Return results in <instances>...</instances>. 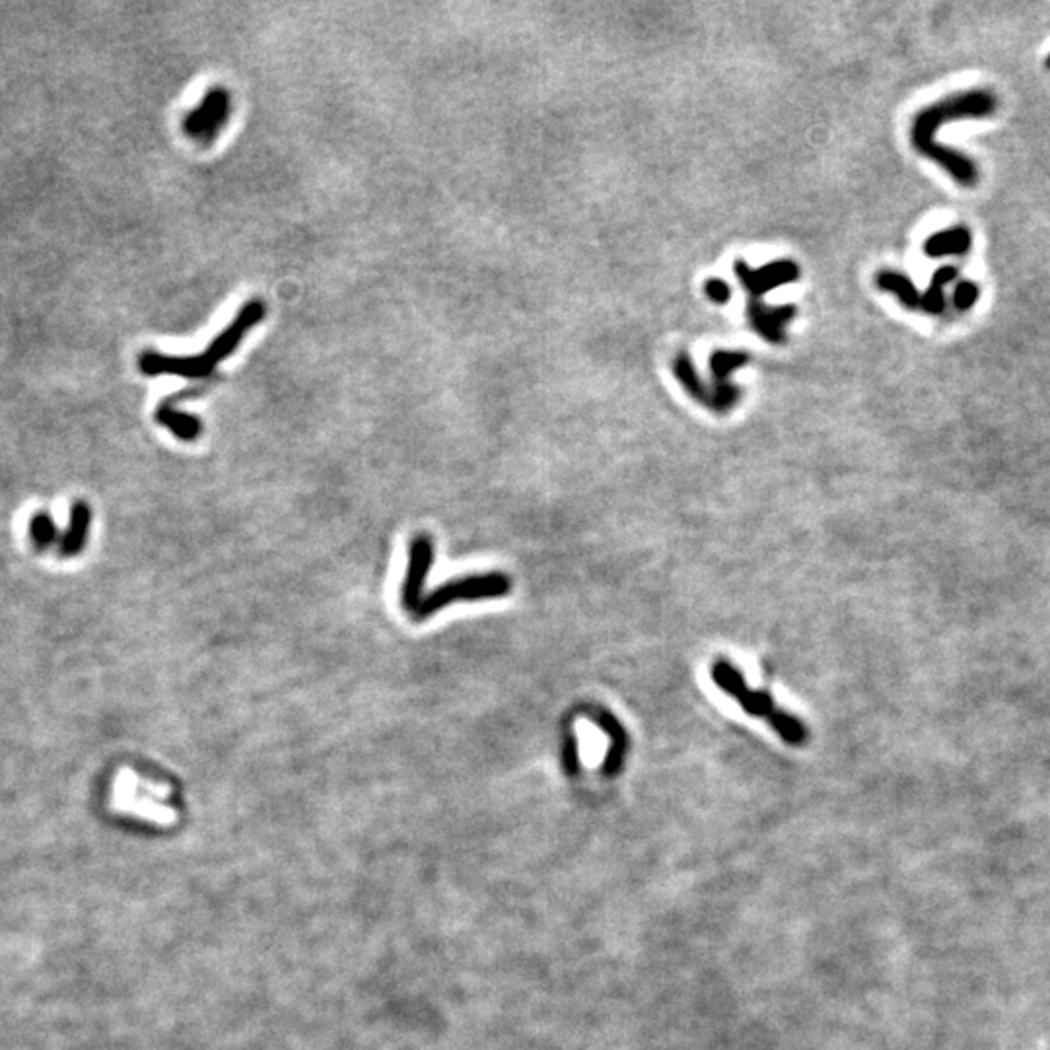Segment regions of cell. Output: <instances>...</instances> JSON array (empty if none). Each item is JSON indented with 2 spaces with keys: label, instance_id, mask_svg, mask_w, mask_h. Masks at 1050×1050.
I'll return each instance as SVG.
<instances>
[{
  "label": "cell",
  "instance_id": "obj_1",
  "mask_svg": "<svg viewBox=\"0 0 1050 1050\" xmlns=\"http://www.w3.org/2000/svg\"><path fill=\"white\" fill-rule=\"evenodd\" d=\"M998 109V98L984 88H974L959 94L947 96L936 104L922 108L914 115L911 125L912 149L930 162L940 166L953 181L962 187H974L981 180L979 166L973 158L950 146L936 142L938 130L950 121L962 119H986Z\"/></svg>",
  "mask_w": 1050,
  "mask_h": 1050
},
{
  "label": "cell",
  "instance_id": "obj_2",
  "mask_svg": "<svg viewBox=\"0 0 1050 1050\" xmlns=\"http://www.w3.org/2000/svg\"><path fill=\"white\" fill-rule=\"evenodd\" d=\"M267 315L265 304L261 300H250L243 304L238 315L232 319V324L221 333L216 335L212 343L199 355H164L158 350H146L140 355L139 368L142 374L158 377V376H173V377H185V379H202L214 374V370L221 364L236 353L245 335L250 333L255 325H259Z\"/></svg>",
  "mask_w": 1050,
  "mask_h": 1050
},
{
  "label": "cell",
  "instance_id": "obj_3",
  "mask_svg": "<svg viewBox=\"0 0 1050 1050\" xmlns=\"http://www.w3.org/2000/svg\"><path fill=\"white\" fill-rule=\"evenodd\" d=\"M510 590H512V580L502 572L458 578L442 583V586H438L428 595H425V600H422L411 617L415 621H425L454 602L496 600V597L508 595Z\"/></svg>",
  "mask_w": 1050,
  "mask_h": 1050
},
{
  "label": "cell",
  "instance_id": "obj_4",
  "mask_svg": "<svg viewBox=\"0 0 1050 1050\" xmlns=\"http://www.w3.org/2000/svg\"><path fill=\"white\" fill-rule=\"evenodd\" d=\"M232 98L221 86H214L204 94L202 101L185 115V135L201 144H212L230 119Z\"/></svg>",
  "mask_w": 1050,
  "mask_h": 1050
},
{
  "label": "cell",
  "instance_id": "obj_5",
  "mask_svg": "<svg viewBox=\"0 0 1050 1050\" xmlns=\"http://www.w3.org/2000/svg\"><path fill=\"white\" fill-rule=\"evenodd\" d=\"M432 564H434V543L428 535L420 533L413 539L411 547H408V564L401 590L403 607L411 612V615L418 609L422 600H425V583Z\"/></svg>",
  "mask_w": 1050,
  "mask_h": 1050
},
{
  "label": "cell",
  "instance_id": "obj_6",
  "mask_svg": "<svg viewBox=\"0 0 1050 1050\" xmlns=\"http://www.w3.org/2000/svg\"><path fill=\"white\" fill-rule=\"evenodd\" d=\"M734 269L739 283L749 292V302H758L765 292L792 284L799 279V267L790 259L767 262L761 269H751L746 261L737 259Z\"/></svg>",
  "mask_w": 1050,
  "mask_h": 1050
},
{
  "label": "cell",
  "instance_id": "obj_7",
  "mask_svg": "<svg viewBox=\"0 0 1050 1050\" xmlns=\"http://www.w3.org/2000/svg\"><path fill=\"white\" fill-rule=\"evenodd\" d=\"M712 679L722 691H726L729 696H734L741 705V708L751 714V716L768 718L770 714L777 710L772 696L763 691H751L746 679H743V675L729 662L714 664Z\"/></svg>",
  "mask_w": 1050,
  "mask_h": 1050
},
{
  "label": "cell",
  "instance_id": "obj_8",
  "mask_svg": "<svg viewBox=\"0 0 1050 1050\" xmlns=\"http://www.w3.org/2000/svg\"><path fill=\"white\" fill-rule=\"evenodd\" d=\"M747 317L753 331L775 345L786 341L784 327L796 317V305H777L770 308L763 300L747 304Z\"/></svg>",
  "mask_w": 1050,
  "mask_h": 1050
},
{
  "label": "cell",
  "instance_id": "obj_9",
  "mask_svg": "<svg viewBox=\"0 0 1050 1050\" xmlns=\"http://www.w3.org/2000/svg\"><path fill=\"white\" fill-rule=\"evenodd\" d=\"M973 247V232L967 226H952L933 232L924 242L922 250L930 259L961 257L967 255Z\"/></svg>",
  "mask_w": 1050,
  "mask_h": 1050
},
{
  "label": "cell",
  "instance_id": "obj_10",
  "mask_svg": "<svg viewBox=\"0 0 1050 1050\" xmlns=\"http://www.w3.org/2000/svg\"><path fill=\"white\" fill-rule=\"evenodd\" d=\"M875 284H878L880 290L893 294L902 308H907L911 312L921 310L922 292L916 288L912 279H909V276L904 273L893 271V269H883L875 274Z\"/></svg>",
  "mask_w": 1050,
  "mask_h": 1050
},
{
  "label": "cell",
  "instance_id": "obj_11",
  "mask_svg": "<svg viewBox=\"0 0 1050 1050\" xmlns=\"http://www.w3.org/2000/svg\"><path fill=\"white\" fill-rule=\"evenodd\" d=\"M156 420L162 427H166L175 438H180L181 442H195L202 432L199 417L180 411V408L173 405V401H164L158 407Z\"/></svg>",
  "mask_w": 1050,
  "mask_h": 1050
},
{
  "label": "cell",
  "instance_id": "obj_12",
  "mask_svg": "<svg viewBox=\"0 0 1050 1050\" xmlns=\"http://www.w3.org/2000/svg\"><path fill=\"white\" fill-rule=\"evenodd\" d=\"M959 279V269L955 265H942L933 271L930 286L922 292L921 310L928 315H942L947 305L945 288Z\"/></svg>",
  "mask_w": 1050,
  "mask_h": 1050
},
{
  "label": "cell",
  "instance_id": "obj_13",
  "mask_svg": "<svg viewBox=\"0 0 1050 1050\" xmlns=\"http://www.w3.org/2000/svg\"><path fill=\"white\" fill-rule=\"evenodd\" d=\"M593 722L597 726H602L603 732L609 736L611 739V747L609 753L605 757V765L603 770L605 772H617L621 768L623 763V757L626 751V734H624V727L621 726V722L612 716L611 712L607 710H595L593 712Z\"/></svg>",
  "mask_w": 1050,
  "mask_h": 1050
},
{
  "label": "cell",
  "instance_id": "obj_14",
  "mask_svg": "<svg viewBox=\"0 0 1050 1050\" xmlns=\"http://www.w3.org/2000/svg\"><path fill=\"white\" fill-rule=\"evenodd\" d=\"M88 528H90V508L78 502V504H75V508H72L68 535L63 543V554H67L68 557V554L80 552V549L86 543Z\"/></svg>",
  "mask_w": 1050,
  "mask_h": 1050
},
{
  "label": "cell",
  "instance_id": "obj_15",
  "mask_svg": "<svg viewBox=\"0 0 1050 1050\" xmlns=\"http://www.w3.org/2000/svg\"><path fill=\"white\" fill-rule=\"evenodd\" d=\"M674 372L675 377L683 384V387L687 389V393L691 397H695L696 401H700L703 405H706L708 401V387L703 384V379L696 374L695 364L691 362V358L687 355H679L675 356L674 362Z\"/></svg>",
  "mask_w": 1050,
  "mask_h": 1050
},
{
  "label": "cell",
  "instance_id": "obj_16",
  "mask_svg": "<svg viewBox=\"0 0 1050 1050\" xmlns=\"http://www.w3.org/2000/svg\"><path fill=\"white\" fill-rule=\"evenodd\" d=\"M749 362L747 353H737V350H718L710 358V372L714 377V386H722L729 382V374L736 368L746 366Z\"/></svg>",
  "mask_w": 1050,
  "mask_h": 1050
},
{
  "label": "cell",
  "instance_id": "obj_17",
  "mask_svg": "<svg viewBox=\"0 0 1050 1050\" xmlns=\"http://www.w3.org/2000/svg\"><path fill=\"white\" fill-rule=\"evenodd\" d=\"M767 720H768V724H770L772 727L777 729L778 736H780L784 741L792 743V746H801V743H806V739H808V727H806V724L799 722V720L794 718V716H790V714L775 710Z\"/></svg>",
  "mask_w": 1050,
  "mask_h": 1050
},
{
  "label": "cell",
  "instance_id": "obj_18",
  "mask_svg": "<svg viewBox=\"0 0 1050 1050\" xmlns=\"http://www.w3.org/2000/svg\"><path fill=\"white\" fill-rule=\"evenodd\" d=\"M952 300L959 312H969L981 300V286L971 279H961L953 288Z\"/></svg>",
  "mask_w": 1050,
  "mask_h": 1050
},
{
  "label": "cell",
  "instance_id": "obj_19",
  "mask_svg": "<svg viewBox=\"0 0 1050 1050\" xmlns=\"http://www.w3.org/2000/svg\"><path fill=\"white\" fill-rule=\"evenodd\" d=\"M55 530H57V528L53 525L51 518L46 516L43 512H41L39 516H36L34 521H32V535H34L36 543H37L39 547H46V545H49V543L53 541L55 535H57Z\"/></svg>",
  "mask_w": 1050,
  "mask_h": 1050
},
{
  "label": "cell",
  "instance_id": "obj_20",
  "mask_svg": "<svg viewBox=\"0 0 1050 1050\" xmlns=\"http://www.w3.org/2000/svg\"><path fill=\"white\" fill-rule=\"evenodd\" d=\"M705 294L714 304H727L729 298H732V288H729V284L722 279H710L705 284Z\"/></svg>",
  "mask_w": 1050,
  "mask_h": 1050
},
{
  "label": "cell",
  "instance_id": "obj_21",
  "mask_svg": "<svg viewBox=\"0 0 1050 1050\" xmlns=\"http://www.w3.org/2000/svg\"><path fill=\"white\" fill-rule=\"evenodd\" d=\"M562 761L564 768L574 772L578 768V741L572 734H566L564 747H562Z\"/></svg>",
  "mask_w": 1050,
  "mask_h": 1050
},
{
  "label": "cell",
  "instance_id": "obj_22",
  "mask_svg": "<svg viewBox=\"0 0 1050 1050\" xmlns=\"http://www.w3.org/2000/svg\"><path fill=\"white\" fill-rule=\"evenodd\" d=\"M1046 68H1048V70H1050V55H1048V57H1046Z\"/></svg>",
  "mask_w": 1050,
  "mask_h": 1050
}]
</instances>
